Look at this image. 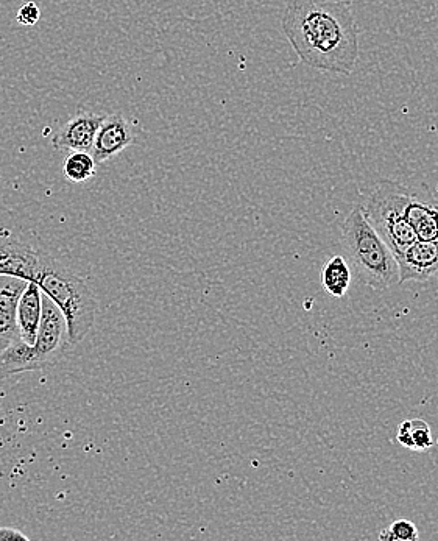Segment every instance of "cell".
Segmentation results:
<instances>
[{"instance_id":"obj_11","label":"cell","mask_w":438,"mask_h":541,"mask_svg":"<svg viewBox=\"0 0 438 541\" xmlns=\"http://www.w3.org/2000/svg\"><path fill=\"white\" fill-rule=\"evenodd\" d=\"M43 314V292L35 281H29L18 301V325L21 339L35 343Z\"/></svg>"},{"instance_id":"obj_3","label":"cell","mask_w":438,"mask_h":541,"mask_svg":"<svg viewBox=\"0 0 438 541\" xmlns=\"http://www.w3.org/2000/svg\"><path fill=\"white\" fill-rule=\"evenodd\" d=\"M342 247L368 286L382 290L400 283L398 261L365 219L361 206H356L342 223Z\"/></svg>"},{"instance_id":"obj_10","label":"cell","mask_w":438,"mask_h":541,"mask_svg":"<svg viewBox=\"0 0 438 541\" xmlns=\"http://www.w3.org/2000/svg\"><path fill=\"white\" fill-rule=\"evenodd\" d=\"M400 283L428 281L438 273V241H417L398 259Z\"/></svg>"},{"instance_id":"obj_5","label":"cell","mask_w":438,"mask_h":541,"mask_svg":"<svg viewBox=\"0 0 438 541\" xmlns=\"http://www.w3.org/2000/svg\"><path fill=\"white\" fill-rule=\"evenodd\" d=\"M32 347L35 358L38 359L41 370L53 367L63 359L71 347L68 337V325L60 309L52 300L43 294V314L39 322L38 334Z\"/></svg>"},{"instance_id":"obj_18","label":"cell","mask_w":438,"mask_h":541,"mask_svg":"<svg viewBox=\"0 0 438 541\" xmlns=\"http://www.w3.org/2000/svg\"><path fill=\"white\" fill-rule=\"evenodd\" d=\"M8 540H29L24 532L18 531L15 527H0V541Z\"/></svg>"},{"instance_id":"obj_7","label":"cell","mask_w":438,"mask_h":541,"mask_svg":"<svg viewBox=\"0 0 438 541\" xmlns=\"http://www.w3.org/2000/svg\"><path fill=\"white\" fill-rule=\"evenodd\" d=\"M29 281L15 276H0V353L21 339L18 301Z\"/></svg>"},{"instance_id":"obj_9","label":"cell","mask_w":438,"mask_h":541,"mask_svg":"<svg viewBox=\"0 0 438 541\" xmlns=\"http://www.w3.org/2000/svg\"><path fill=\"white\" fill-rule=\"evenodd\" d=\"M39 266V253L8 233L0 234V276L32 281Z\"/></svg>"},{"instance_id":"obj_6","label":"cell","mask_w":438,"mask_h":541,"mask_svg":"<svg viewBox=\"0 0 438 541\" xmlns=\"http://www.w3.org/2000/svg\"><path fill=\"white\" fill-rule=\"evenodd\" d=\"M135 141L136 131L127 117L119 113L110 114L105 116L97 131L91 150L92 158L97 164L106 163L121 155L127 147L135 144Z\"/></svg>"},{"instance_id":"obj_14","label":"cell","mask_w":438,"mask_h":541,"mask_svg":"<svg viewBox=\"0 0 438 541\" xmlns=\"http://www.w3.org/2000/svg\"><path fill=\"white\" fill-rule=\"evenodd\" d=\"M396 439L401 445L406 446L409 450L428 451L434 446L432 439L431 428L426 421L421 418H412V420H404L398 426V435Z\"/></svg>"},{"instance_id":"obj_8","label":"cell","mask_w":438,"mask_h":541,"mask_svg":"<svg viewBox=\"0 0 438 541\" xmlns=\"http://www.w3.org/2000/svg\"><path fill=\"white\" fill-rule=\"evenodd\" d=\"M103 119H105L103 114L88 113V111L71 117L58 130L57 135L53 136V147L58 150L91 153Z\"/></svg>"},{"instance_id":"obj_15","label":"cell","mask_w":438,"mask_h":541,"mask_svg":"<svg viewBox=\"0 0 438 541\" xmlns=\"http://www.w3.org/2000/svg\"><path fill=\"white\" fill-rule=\"evenodd\" d=\"M64 177L71 183H86L97 172V163L88 152H71L63 164Z\"/></svg>"},{"instance_id":"obj_16","label":"cell","mask_w":438,"mask_h":541,"mask_svg":"<svg viewBox=\"0 0 438 541\" xmlns=\"http://www.w3.org/2000/svg\"><path fill=\"white\" fill-rule=\"evenodd\" d=\"M420 538L417 526L412 521L398 520L379 534L382 541H417Z\"/></svg>"},{"instance_id":"obj_12","label":"cell","mask_w":438,"mask_h":541,"mask_svg":"<svg viewBox=\"0 0 438 541\" xmlns=\"http://www.w3.org/2000/svg\"><path fill=\"white\" fill-rule=\"evenodd\" d=\"M406 217L418 241H438V205L412 195L406 206Z\"/></svg>"},{"instance_id":"obj_4","label":"cell","mask_w":438,"mask_h":541,"mask_svg":"<svg viewBox=\"0 0 438 541\" xmlns=\"http://www.w3.org/2000/svg\"><path fill=\"white\" fill-rule=\"evenodd\" d=\"M414 192L393 180H381L373 186L361 205L365 219L389 245L396 261L418 241L406 217V206Z\"/></svg>"},{"instance_id":"obj_2","label":"cell","mask_w":438,"mask_h":541,"mask_svg":"<svg viewBox=\"0 0 438 541\" xmlns=\"http://www.w3.org/2000/svg\"><path fill=\"white\" fill-rule=\"evenodd\" d=\"M32 281L63 314L68 325L69 343L83 342L94 326L97 314V300L88 283L44 253H39V266Z\"/></svg>"},{"instance_id":"obj_17","label":"cell","mask_w":438,"mask_h":541,"mask_svg":"<svg viewBox=\"0 0 438 541\" xmlns=\"http://www.w3.org/2000/svg\"><path fill=\"white\" fill-rule=\"evenodd\" d=\"M39 18H41V10L35 2H27L19 8L18 19L19 24L25 25V27H32V25L38 24Z\"/></svg>"},{"instance_id":"obj_19","label":"cell","mask_w":438,"mask_h":541,"mask_svg":"<svg viewBox=\"0 0 438 541\" xmlns=\"http://www.w3.org/2000/svg\"><path fill=\"white\" fill-rule=\"evenodd\" d=\"M331 2H334V4L345 5V7H351L354 0H331Z\"/></svg>"},{"instance_id":"obj_13","label":"cell","mask_w":438,"mask_h":541,"mask_svg":"<svg viewBox=\"0 0 438 541\" xmlns=\"http://www.w3.org/2000/svg\"><path fill=\"white\" fill-rule=\"evenodd\" d=\"M351 284V270L342 256L329 259L322 269V286L331 297L342 298Z\"/></svg>"},{"instance_id":"obj_1","label":"cell","mask_w":438,"mask_h":541,"mask_svg":"<svg viewBox=\"0 0 438 541\" xmlns=\"http://www.w3.org/2000/svg\"><path fill=\"white\" fill-rule=\"evenodd\" d=\"M283 30L301 63L331 74H353L359 32L350 7L331 0H287Z\"/></svg>"}]
</instances>
